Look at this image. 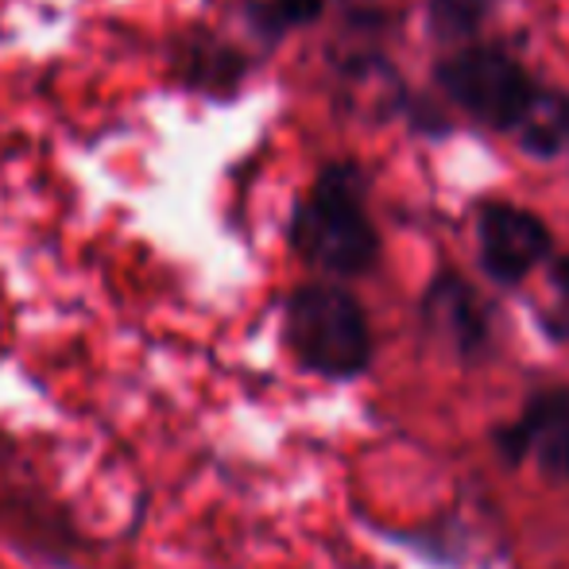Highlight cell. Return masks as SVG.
I'll list each match as a JSON object with an SVG mask.
<instances>
[{
  "instance_id": "5b68a950",
  "label": "cell",
  "mask_w": 569,
  "mask_h": 569,
  "mask_svg": "<svg viewBox=\"0 0 569 569\" xmlns=\"http://www.w3.org/2000/svg\"><path fill=\"white\" fill-rule=\"evenodd\" d=\"M508 457L535 453L550 472L569 477V391H542L531 399L523 422L511 435H503Z\"/></svg>"
},
{
  "instance_id": "30bf717a",
  "label": "cell",
  "mask_w": 569,
  "mask_h": 569,
  "mask_svg": "<svg viewBox=\"0 0 569 569\" xmlns=\"http://www.w3.org/2000/svg\"><path fill=\"white\" fill-rule=\"evenodd\" d=\"M271 16L279 23H310L322 16V0H271Z\"/></svg>"
},
{
  "instance_id": "7a4b0ae2",
  "label": "cell",
  "mask_w": 569,
  "mask_h": 569,
  "mask_svg": "<svg viewBox=\"0 0 569 569\" xmlns=\"http://www.w3.org/2000/svg\"><path fill=\"white\" fill-rule=\"evenodd\" d=\"M287 345L302 368L349 380L372 357L360 302L333 283H307L287 299Z\"/></svg>"
},
{
  "instance_id": "277c9868",
  "label": "cell",
  "mask_w": 569,
  "mask_h": 569,
  "mask_svg": "<svg viewBox=\"0 0 569 569\" xmlns=\"http://www.w3.org/2000/svg\"><path fill=\"white\" fill-rule=\"evenodd\" d=\"M550 252V232L535 213L516 206H488L480 213V260L500 283L523 279Z\"/></svg>"
},
{
  "instance_id": "8992f818",
  "label": "cell",
  "mask_w": 569,
  "mask_h": 569,
  "mask_svg": "<svg viewBox=\"0 0 569 569\" xmlns=\"http://www.w3.org/2000/svg\"><path fill=\"white\" fill-rule=\"evenodd\" d=\"M427 318L446 341H453L457 349H465V352L485 333L477 299H472V291L457 276H446L435 283V291H430V299H427Z\"/></svg>"
},
{
  "instance_id": "ba28073f",
  "label": "cell",
  "mask_w": 569,
  "mask_h": 569,
  "mask_svg": "<svg viewBox=\"0 0 569 569\" xmlns=\"http://www.w3.org/2000/svg\"><path fill=\"white\" fill-rule=\"evenodd\" d=\"M182 70L190 74V82L206 86V90H232V82L240 78V59L232 51L218 43H198L194 51L187 54Z\"/></svg>"
},
{
  "instance_id": "3957f363",
  "label": "cell",
  "mask_w": 569,
  "mask_h": 569,
  "mask_svg": "<svg viewBox=\"0 0 569 569\" xmlns=\"http://www.w3.org/2000/svg\"><path fill=\"white\" fill-rule=\"evenodd\" d=\"M438 82L488 128H519L535 101L531 78L500 51H461L438 67Z\"/></svg>"
},
{
  "instance_id": "6da1fadb",
  "label": "cell",
  "mask_w": 569,
  "mask_h": 569,
  "mask_svg": "<svg viewBox=\"0 0 569 569\" xmlns=\"http://www.w3.org/2000/svg\"><path fill=\"white\" fill-rule=\"evenodd\" d=\"M291 244L307 263L333 276H360L376 263L380 240L360 210V182L352 167H330L295 210Z\"/></svg>"
},
{
  "instance_id": "52a82bcc",
  "label": "cell",
  "mask_w": 569,
  "mask_h": 569,
  "mask_svg": "<svg viewBox=\"0 0 569 569\" xmlns=\"http://www.w3.org/2000/svg\"><path fill=\"white\" fill-rule=\"evenodd\" d=\"M519 128H523V148L531 156H555L569 140V101L558 98V93H547V98L535 93Z\"/></svg>"
},
{
  "instance_id": "9c48e42d",
  "label": "cell",
  "mask_w": 569,
  "mask_h": 569,
  "mask_svg": "<svg viewBox=\"0 0 569 569\" xmlns=\"http://www.w3.org/2000/svg\"><path fill=\"white\" fill-rule=\"evenodd\" d=\"M488 16V0H430V28L438 39H465Z\"/></svg>"
}]
</instances>
